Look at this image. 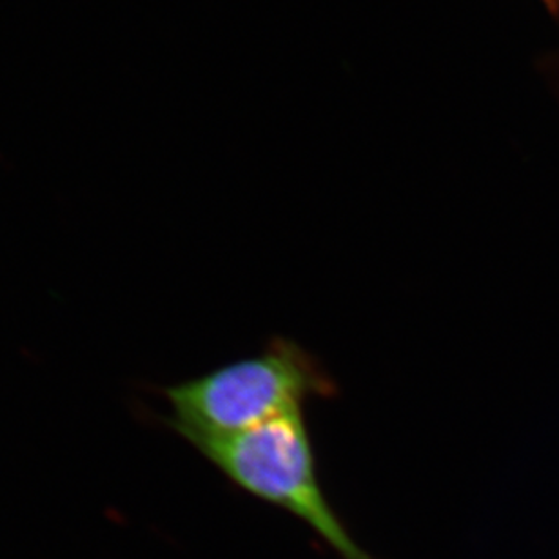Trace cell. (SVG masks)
I'll list each match as a JSON object with an SVG mask.
<instances>
[{"label":"cell","instance_id":"6da1fadb","mask_svg":"<svg viewBox=\"0 0 559 559\" xmlns=\"http://www.w3.org/2000/svg\"><path fill=\"white\" fill-rule=\"evenodd\" d=\"M338 393L317 356L298 342L273 336L259 355L162 389L171 409L164 424L188 443L229 438Z\"/></svg>","mask_w":559,"mask_h":559},{"label":"cell","instance_id":"7a4b0ae2","mask_svg":"<svg viewBox=\"0 0 559 559\" xmlns=\"http://www.w3.org/2000/svg\"><path fill=\"white\" fill-rule=\"evenodd\" d=\"M191 445L238 489L306 523L340 559H377L353 538L323 492L304 411Z\"/></svg>","mask_w":559,"mask_h":559}]
</instances>
